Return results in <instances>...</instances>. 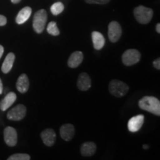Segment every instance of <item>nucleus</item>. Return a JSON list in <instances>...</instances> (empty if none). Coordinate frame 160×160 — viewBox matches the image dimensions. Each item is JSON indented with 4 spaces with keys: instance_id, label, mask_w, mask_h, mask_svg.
I'll return each instance as SVG.
<instances>
[{
    "instance_id": "nucleus-1",
    "label": "nucleus",
    "mask_w": 160,
    "mask_h": 160,
    "mask_svg": "<svg viewBox=\"0 0 160 160\" xmlns=\"http://www.w3.org/2000/svg\"><path fill=\"white\" fill-rule=\"evenodd\" d=\"M139 107L156 116H160V102L154 97L146 96L142 97L139 101Z\"/></svg>"
},
{
    "instance_id": "nucleus-2",
    "label": "nucleus",
    "mask_w": 160,
    "mask_h": 160,
    "mask_svg": "<svg viewBox=\"0 0 160 160\" xmlns=\"http://www.w3.org/2000/svg\"><path fill=\"white\" fill-rule=\"evenodd\" d=\"M133 15L138 22L145 25L151 21L152 18H153V11L149 8L139 5L135 8L133 10Z\"/></svg>"
},
{
    "instance_id": "nucleus-3",
    "label": "nucleus",
    "mask_w": 160,
    "mask_h": 160,
    "mask_svg": "<svg viewBox=\"0 0 160 160\" xmlns=\"http://www.w3.org/2000/svg\"><path fill=\"white\" fill-rule=\"evenodd\" d=\"M108 90L112 95L120 98L127 94L129 91V86L119 80L113 79L110 82Z\"/></svg>"
},
{
    "instance_id": "nucleus-4",
    "label": "nucleus",
    "mask_w": 160,
    "mask_h": 160,
    "mask_svg": "<svg viewBox=\"0 0 160 160\" xmlns=\"http://www.w3.org/2000/svg\"><path fill=\"white\" fill-rule=\"evenodd\" d=\"M47 19L48 14L45 10L41 9L36 12L33 20V28L36 33H42L47 22Z\"/></svg>"
},
{
    "instance_id": "nucleus-5",
    "label": "nucleus",
    "mask_w": 160,
    "mask_h": 160,
    "mask_svg": "<svg viewBox=\"0 0 160 160\" xmlns=\"http://www.w3.org/2000/svg\"><path fill=\"white\" fill-rule=\"evenodd\" d=\"M141 59V53L136 49H128L124 52L122 57V62L126 66H131L139 62Z\"/></svg>"
},
{
    "instance_id": "nucleus-6",
    "label": "nucleus",
    "mask_w": 160,
    "mask_h": 160,
    "mask_svg": "<svg viewBox=\"0 0 160 160\" xmlns=\"http://www.w3.org/2000/svg\"><path fill=\"white\" fill-rule=\"evenodd\" d=\"M25 106L23 105H18L15 106L13 108L10 110L7 114V118L12 121H20L24 119L26 115Z\"/></svg>"
},
{
    "instance_id": "nucleus-7",
    "label": "nucleus",
    "mask_w": 160,
    "mask_h": 160,
    "mask_svg": "<svg viewBox=\"0 0 160 160\" xmlns=\"http://www.w3.org/2000/svg\"><path fill=\"white\" fill-rule=\"evenodd\" d=\"M122 33L121 25L117 21H113L108 25V37L112 42H117Z\"/></svg>"
},
{
    "instance_id": "nucleus-8",
    "label": "nucleus",
    "mask_w": 160,
    "mask_h": 160,
    "mask_svg": "<svg viewBox=\"0 0 160 160\" xmlns=\"http://www.w3.org/2000/svg\"><path fill=\"white\" fill-rule=\"evenodd\" d=\"M4 139L8 146L13 147L17 144V133L13 127L5 128L4 130Z\"/></svg>"
},
{
    "instance_id": "nucleus-9",
    "label": "nucleus",
    "mask_w": 160,
    "mask_h": 160,
    "mask_svg": "<svg viewBox=\"0 0 160 160\" xmlns=\"http://www.w3.org/2000/svg\"><path fill=\"white\" fill-rule=\"evenodd\" d=\"M144 122H145V117L142 114H139L132 117L128 122V128L129 131L132 133L139 131L142 127Z\"/></svg>"
},
{
    "instance_id": "nucleus-10",
    "label": "nucleus",
    "mask_w": 160,
    "mask_h": 160,
    "mask_svg": "<svg viewBox=\"0 0 160 160\" xmlns=\"http://www.w3.org/2000/svg\"><path fill=\"white\" fill-rule=\"evenodd\" d=\"M60 137L66 142L71 141L75 135V128L72 124H65L60 128Z\"/></svg>"
},
{
    "instance_id": "nucleus-11",
    "label": "nucleus",
    "mask_w": 160,
    "mask_h": 160,
    "mask_svg": "<svg viewBox=\"0 0 160 160\" xmlns=\"http://www.w3.org/2000/svg\"><path fill=\"white\" fill-rule=\"evenodd\" d=\"M77 87L82 91H86L91 87V77L87 73H80L77 80Z\"/></svg>"
},
{
    "instance_id": "nucleus-12",
    "label": "nucleus",
    "mask_w": 160,
    "mask_h": 160,
    "mask_svg": "<svg viewBox=\"0 0 160 160\" xmlns=\"http://www.w3.org/2000/svg\"><path fill=\"white\" fill-rule=\"evenodd\" d=\"M41 138L45 145H47L48 147H51L54 145L56 141L55 131L51 128L44 130L41 133Z\"/></svg>"
},
{
    "instance_id": "nucleus-13",
    "label": "nucleus",
    "mask_w": 160,
    "mask_h": 160,
    "mask_svg": "<svg viewBox=\"0 0 160 160\" xmlns=\"http://www.w3.org/2000/svg\"><path fill=\"white\" fill-rule=\"evenodd\" d=\"M84 59V55L82 52L75 51L70 57L68 61V65L71 68H76L82 62Z\"/></svg>"
},
{
    "instance_id": "nucleus-14",
    "label": "nucleus",
    "mask_w": 160,
    "mask_h": 160,
    "mask_svg": "<svg viewBox=\"0 0 160 160\" xmlns=\"http://www.w3.org/2000/svg\"><path fill=\"white\" fill-rule=\"evenodd\" d=\"M17 100V95L13 92H10L5 96V98L0 102V109L5 111L9 108Z\"/></svg>"
},
{
    "instance_id": "nucleus-15",
    "label": "nucleus",
    "mask_w": 160,
    "mask_h": 160,
    "mask_svg": "<svg viewBox=\"0 0 160 160\" xmlns=\"http://www.w3.org/2000/svg\"><path fill=\"white\" fill-rule=\"evenodd\" d=\"M97 151V145L93 142H87L82 144L80 152L83 157H91Z\"/></svg>"
},
{
    "instance_id": "nucleus-16",
    "label": "nucleus",
    "mask_w": 160,
    "mask_h": 160,
    "mask_svg": "<svg viewBox=\"0 0 160 160\" xmlns=\"http://www.w3.org/2000/svg\"><path fill=\"white\" fill-rule=\"evenodd\" d=\"M29 79L28 76L25 73L20 75L17 82V88L19 92L22 93L27 92L29 89Z\"/></svg>"
},
{
    "instance_id": "nucleus-17",
    "label": "nucleus",
    "mask_w": 160,
    "mask_h": 160,
    "mask_svg": "<svg viewBox=\"0 0 160 160\" xmlns=\"http://www.w3.org/2000/svg\"><path fill=\"white\" fill-rule=\"evenodd\" d=\"M92 41H93V47L96 50H101L104 47L105 43V39L104 36L100 32L93 31L91 33Z\"/></svg>"
},
{
    "instance_id": "nucleus-18",
    "label": "nucleus",
    "mask_w": 160,
    "mask_h": 160,
    "mask_svg": "<svg viewBox=\"0 0 160 160\" xmlns=\"http://www.w3.org/2000/svg\"><path fill=\"white\" fill-rule=\"evenodd\" d=\"M32 9L30 7H25L21 10L16 17V22L19 25L24 24L31 17Z\"/></svg>"
},
{
    "instance_id": "nucleus-19",
    "label": "nucleus",
    "mask_w": 160,
    "mask_h": 160,
    "mask_svg": "<svg viewBox=\"0 0 160 160\" xmlns=\"http://www.w3.org/2000/svg\"><path fill=\"white\" fill-rule=\"evenodd\" d=\"M15 61V55L13 53H9L4 60L2 65V71L4 73H8L11 71Z\"/></svg>"
},
{
    "instance_id": "nucleus-20",
    "label": "nucleus",
    "mask_w": 160,
    "mask_h": 160,
    "mask_svg": "<svg viewBox=\"0 0 160 160\" xmlns=\"http://www.w3.org/2000/svg\"><path fill=\"white\" fill-rule=\"evenodd\" d=\"M65 9V6L60 2H57L51 5V12L53 16H57L60 14Z\"/></svg>"
},
{
    "instance_id": "nucleus-21",
    "label": "nucleus",
    "mask_w": 160,
    "mask_h": 160,
    "mask_svg": "<svg viewBox=\"0 0 160 160\" xmlns=\"http://www.w3.org/2000/svg\"><path fill=\"white\" fill-rule=\"evenodd\" d=\"M47 31L49 34L52 36H59L60 31L58 28L57 23L55 22H51L47 26Z\"/></svg>"
},
{
    "instance_id": "nucleus-22",
    "label": "nucleus",
    "mask_w": 160,
    "mask_h": 160,
    "mask_svg": "<svg viewBox=\"0 0 160 160\" xmlns=\"http://www.w3.org/2000/svg\"><path fill=\"white\" fill-rule=\"evenodd\" d=\"M8 160H29L31 159V157L26 153H16V154L11 155V157L8 158Z\"/></svg>"
},
{
    "instance_id": "nucleus-23",
    "label": "nucleus",
    "mask_w": 160,
    "mask_h": 160,
    "mask_svg": "<svg viewBox=\"0 0 160 160\" xmlns=\"http://www.w3.org/2000/svg\"><path fill=\"white\" fill-rule=\"evenodd\" d=\"M111 0H85L86 3L88 4H97V5H106Z\"/></svg>"
},
{
    "instance_id": "nucleus-24",
    "label": "nucleus",
    "mask_w": 160,
    "mask_h": 160,
    "mask_svg": "<svg viewBox=\"0 0 160 160\" xmlns=\"http://www.w3.org/2000/svg\"><path fill=\"white\" fill-rule=\"evenodd\" d=\"M7 24V18L0 14V26H4Z\"/></svg>"
},
{
    "instance_id": "nucleus-25",
    "label": "nucleus",
    "mask_w": 160,
    "mask_h": 160,
    "mask_svg": "<svg viewBox=\"0 0 160 160\" xmlns=\"http://www.w3.org/2000/svg\"><path fill=\"white\" fill-rule=\"evenodd\" d=\"M153 66H154V68L156 69L160 70V59L159 58H158V59H155L154 61H153Z\"/></svg>"
},
{
    "instance_id": "nucleus-26",
    "label": "nucleus",
    "mask_w": 160,
    "mask_h": 160,
    "mask_svg": "<svg viewBox=\"0 0 160 160\" xmlns=\"http://www.w3.org/2000/svg\"><path fill=\"white\" fill-rule=\"evenodd\" d=\"M3 91V85H2V82L1 79H0V94L2 93Z\"/></svg>"
},
{
    "instance_id": "nucleus-27",
    "label": "nucleus",
    "mask_w": 160,
    "mask_h": 160,
    "mask_svg": "<svg viewBox=\"0 0 160 160\" xmlns=\"http://www.w3.org/2000/svg\"><path fill=\"white\" fill-rule=\"evenodd\" d=\"M3 53H4V48L3 46H2L0 45V59H1L2 56L3 55Z\"/></svg>"
},
{
    "instance_id": "nucleus-28",
    "label": "nucleus",
    "mask_w": 160,
    "mask_h": 160,
    "mask_svg": "<svg viewBox=\"0 0 160 160\" xmlns=\"http://www.w3.org/2000/svg\"><path fill=\"white\" fill-rule=\"evenodd\" d=\"M156 31L158 33H160V24L158 23L157 25H156Z\"/></svg>"
},
{
    "instance_id": "nucleus-29",
    "label": "nucleus",
    "mask_w": 160,
    "mask_h": 160,
    "mask_svg": "<svg viewBox=\"0 0 160 160\" xmlns=\"http://www.w3.org/2000/svg\"><path fill=\"white\" fill-rule=\"evenodd\" d=\"M21 2V0H11V2L13 4H17Z\"/></svg>"
},
{
    "instance_id": "nucleus-30",
    "label": "nucleus",
    "mask_w": 160,
    "mask_h": 160,
    "mask_svg": "<svg viewBox=\"0 0 160 160\" xmlns=\"http://www.w3.org/2000/svg\"><path fill=\"white\" fill-rule=\"evenodd\" d=\"M142 148H143L144 149H148L149 148V146L148 145H143Z\"/></svg>"
}]
</instances>
